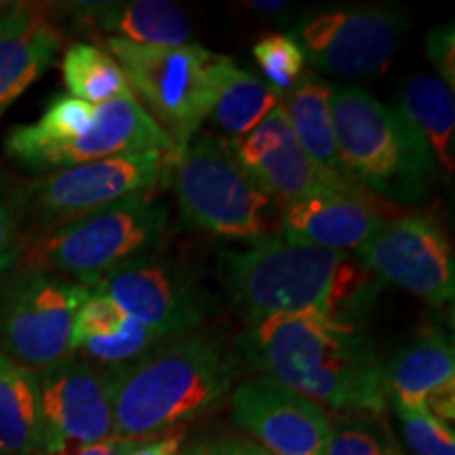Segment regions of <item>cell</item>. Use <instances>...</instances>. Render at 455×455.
<instances>
[{
  "instance_id": "cell-1",
  "label": "cell",
  "mask_w": 455,
  "mask_h": 455,
  "mask_svg": "<svg viewBox=\"0 0 455 455\" xmlns=\"http://www.w3.org/2000/svg\"><path fill=\"white\" fill-rule=\"evenodd\" d=\"M215 275L247 323L295 315L358 325L379 293L378 276L356 255L315 247L283 232L220 249Z\"/></svg>"
},
{
  "instance_id": "cell-2",
  "label": "cell",
  "mask_w": 455,
  "mask_h": 455,
  "mask_svg": "<svg viewBox=\"0 0 455 455\" xmlns=\"http://www.w3.org/2000/svg\"><path fill=\"white\" fill-rule=\"evenodd\" d=\"M249 363L310 401L350 413H382L386 365L358 325L278 315L249 321L241 335Z\"/></svg>"
},
{
  "instance_id": "cell-3",
  "label": "cell",
  "mask_w": 455,
  "mask_h": 455,
  "mask_svg": "<svg viewBox=\"0 0 455 455\" xmlns=\"http://www.w3.org/2000/svg\"><path fill=\"white\" fill-rule=\"evenodd\" d=\"M104 371L114 436L152 439L215 411L236 378V356L218 338L188 333Z\"/></svg>"
},
{
  "instance_id": "cell-4",
  "label": "cell",
  "mask_w": 455,
  "mask_h": 455,
  "mask_svg": "<svg viewBox=\"0 0 455 455\" xmlns=\"http://www.w3.org/2000/svg\"><path fill=\"white\" fill-rule=\"evenodd\" d=\"M331 118L341 167L363 190L395 203H422L432 195L439 164L396 108L344 84L333 87Z\"/></svg>"
},
{
  "instance_id": "cell-5",
  "label": "cell",
  "mask_w": 455,
  "mask_h": 455,
  "mask_svg": "<svg viewBox=\"0 0 455 455\" xmlns=\"http://www.w3.org/2000/svg\"><path fill=\"white\" fill-rule=\"evenodd\" d=\"M4 150L26 169L51 173L138 152L171 155L175 146L135 95L101 106L60 95L36 123L11 129Z\"/></svg>"
},
{
  "instance_id": "cell-6",
  "label": "cell",
  "mask_w": 455,
  "mask_h": 455,
  "mask_svg": "<svg viewBox=\"0 0 455 455\" xmlns=\"http://www.w3.org/2000/svg\"><path fill=\"white\" fill-rule=\"evenodd\" d=\"M167 224V209L161 203L146 195L124 196L26 241L20 255L21 270H43L83 287H95L118 266L156 253Z\"/></svg>"
},
{
  "instance_id": "cell-7",
  "label": "cell",
  "mask_w": 455,
  "mask_h": 455,
  "mask_svg": "<svg viewBox=\"0 0 455 455\" xmlns=\"http://www.w3.org/2000/svg\"><path fill=\"white\" fill-rule=\"evenodd\" d=\"M163 178L190 226L221 238L270 235L272 198L236 163L228 140L203 133L171 152Z\"/></svg>"
},
{
  "instance_id": "cell-8",
  "label": "cell",
  "mask_w": 455,
  "mask_h": 455,
  "mask_svg": "<svg viewBox=\"0 0 455 455\" xmlns=\"http://www.w3.org/2000/svg\"><path fill=\"white\" fill-rule=\"evenodd\" d=\"M101 49L121 66L135 100L175 150L190 144L212 114L221 57L203 44L148 47L100 36Z\"/></svg>"
},
{
  "instance_id": "cell-9",
  "label": "cell",
  "mask_w": 455,
  "mask_h": 455,
  "mask_svg": "<svg viewBox=\"0 0 455 455\" xmlns=\"http://www.w3.org/2000/svg\"><path fill=\"white\" fill-rule=\"evenodd\" d=\"M167 152L150 150L51 171L11 196L17 230L30 238L81 220L131 195H144L163 178Z\"/></svg>"
},
{
  "instance_id": "cell-10",
  "label": "cell",
  "mask_w": 455,
  "mask_h": 455,
  "mask_svg": "<svg viewBox=\"0 0 455 455\" xmlns=\"http://www.w3.org/2000/svg\"><path fill=\"white\" fill-rule=\"evenodd\" d=\"M91 287L21 270L0 291V352L32 371L72 355L74 318Z\"/></svg>"
},
{
  "instance_id": "cell-11",
  "label": "cell",
  "mask_w": 455,
  "mask_h": 455,
  "mask_svg": "<svg viewBox=\"0 0 455 455\" xmlns=\"http://www.w3.org/2000/svg\"><path fill=\"white\" fill-rule=\"evenodd\" d=\"M407 28L396 4H344L306 13L291 38L318 72L367 78L386 72Z\"/></svg>"
},
{
  "instance_id": "cell-12",
  "label": "cell",
  "mask_w": 455,
  "mask_h": 455,
  "mask_svg": "<svg viewBox=\"0 0 455 455\" xmlns=\"http://www.w3.org/2000/svg\"><path fill=\"white\" fill-rule=\"evenodd\" d=\"M355 255L375 276L418 295L428 306H445L453 299L451 243L426 215L386 220Z\"/></svg>"
},
{
  "instance_id": "cell-13",
  "label": "cell",
  "mask_w": 455,
  "mask_h": 455,
  "mask_svg": "<svg viewBox=\"0 0 455 455\" xmlns=\"http://www.w3.org/2000/svg\"><path fill=\"white\" fill-rule=\"evenodd\" d=\"M93 289L161 339L181 338L204 318V295L196 278L178 261L141 255L108 272Z\"/></svg>"
},
{
  "instance_id": "cell-14",
  "label": "cell",
  "mask_w": 455,
  "mask_h": 455,
  "mask_svg": "<svg viewBox=\"0 0 455 455\" xmlns=\"http://www.w3.org/2000/svg\"><path fill=\"white\" fill-rule=\"evenodd\" d=\"M36 375L43 418L38 453L114 436L110 384L104 367L70 355Z\"/></svg>"
},
{
  "instance_id": "cell-15",
  "label": "cell",
  "mask_w": 455,
  "mask_h": 455,
  "mask_svg": "<svg viewBox=\"0 0 455 455\" xmlns=\"http://www.w3.org/2000/svg\"><path fill=\"white\" fill-rule=\"evenodd\" d=\"M236 163L264 195L284 204L329 190H363L352 180L321 169L306 155L283 104L244 138L228 141Z\"/></svg>"
},
{
  "instance_id": "cell-16",
  "label": "cell",
  "mask_w": 455,
  "mask_h": 455,
  "mask_svg": "<svg viewBox=\"0 0 455 455\" xmlns=\"http://www.w3.org/2000/svg\"><path fill=\"white\" fill-rule=\"evenodd\" d=\"M232 418L270 455H325L331 436L325 409L268 375L238 386Z\"/></svg>"
},
{
  "instance_id": "cell-17",
  "label": "cell",
  "mask_w": 455,
  "mask_h": 455,
  "mask_svg": "<svg viewBox=\"0 0 455 455\" xmlns=\"http://www.w3.org/2000/svg\"><path fill=\"white\" fill-rule=\"evenodd\" d=\"M388 220L365 190H329L287 203L283 235L339 253H356Z\"/></svg>"
},
{
  "instance_id": "cell-18",
  "label": "cell",
  "mask_w": 455,
  "mask_h": 455,
  "mask_svg": "<svg viewBox=\"0 0 455 455\" xmlns=\"http://www.w3.org/2000/svg\"><path fill=\"white\" fill-rule=\"evenodd\" d=\"M61 49L51 11L36 3H7L0 11V116L32 87Z\"/></svg>"
},
{
  "instance_id": "cell-19",
  "label": "cell",
  "mask_w": 455,
  "mask_h": 455,
  "mask_svg": "<svg viewBox=\"0 0 455 455\" xmlns=\"http://www.w3.org/2000/svg\"><path fill=\"white\" fill-rule=\"evenodd\" d=\"M395 407L426 409L443 422L455 418V355L445 333L428 331L409 341L386 367Z\"/></svg>"
},
{
  "instance_id": "cell-20",
  "label": "cell",
  "mask_w": 455,
  "mask_h": 455,
  "mask_svg": "<svg viewBox=\"0 0 455 455\" xmlns=\"http://www.w3.org/2000/svg\"><path fill=\"white\" fill-rule=\"evenodd\" d=\"M84 24L101 30V36L121 38L148 47L190 44L192 24L186 11L167 0H124V3L76 4Z\"/></svg>"
},
{
  "instance_id": "cell-21",
  "label": "cell",
  "mask_w": 455,
  "mask_h": 455,
  "mask_svg": "<svg viewBox=\"0 0 455 455\" xmlns=\"http://www.w3.org/2000/svg\"><path fill=\"white\" fill-rule=\"evenodd\" d=\"M333 84L323 78L301 74L298 84L283 98L287 121L304 152L318 167L339 178L350 180L341 167L331 118Z\"/></svg>"
},
{
  "instance_id": "cell-22",
  "label": "cell",
  "mask_w": 455,
  "mask_h": 455,
  "mask_svg": "<svg viewBox=\"0 0 455 455\" xmlns=\"http://www.w3.org/2000/svg\"><path fill=\"white\" fill-rule=\"evenodd\" d=\"M41 445L38 375L0 352V455H36Z\"/></svg>"
},
{
  "instance_id": "cell-23",
  "label": "cell",
  "mask_w": 455,
  "mask_h": 455,
  "mask_svg": "<svg viewBox=\"0 0 455 455\" xmlns=\"http://www.w3.org/2000/svg\"><path fill=\"white\" fill-rule=\"evenodd\" d=\"M396 110L418 129L447 173L455 169V101L453 89L439 76L418 74L407 78L398 93Z\"/></svg>"
},
{
  "instance_id": "cell-24",
  "label": "cell",
  "mask_w": 455,
  "mask_h": 455,
  "mask_svg": "<svg viewBox=\"0 0 455 455\" xmlns=\"http://www.w3.org/2000/svg\"><path fill=\"white\" fill-rule=\"evenodd\" d=\"M283 98L281 91L241 70L230 57L224 55L209 118L221 133L230 140H238L259 127L268 114L283 104Z\"/></svg>"
},
{
  "instance_id": "cell-25",
  "label": "cell",
  "mask_w": 455,
  "mask_h": 455,
  "mask_svg": "<svg viewBox=\"0 0 455 455\" xmlns=\"http://www.w3.org/2000/svg\"><path fill=\"white\" fill-rule=\"evenodd\" d=\"M61 72L70 98L87 101L91 106L133 95L121 66L95 44L74 43L61 60Z\"/></svg>"
},
{
  "instance_id": "cell-26",
  "label": "cell",
  "mask_w": 455,
  "mask_h": 455,
  "mask_svg": "<svg viewBox=\"0 0 455 455\" xmlns=\"http://www.w3.org/2000/svg\"><path fill=\"white\" fill-rule=\"evenodd\" d=\"M253 57L266 83L283 95L284 91H291L304 74L306 57L289 34H268L259 38L253 47Z\"/></svg>"
},
{
  "instance_id": "cell-27",
  "label": "cell",
  "mask_w": 455,
  "mask_h": 455,
  "mask_svg": "<svg viewBox=\"0 0 455 455\" xmlns=\"http://www.w3.org/2000/svg\"><path fill=\"white\" fill-rule=\"evenodd\" d=\"M403 436L415 455H455V435L447 422L426 409L396 407Z\"/></svg>"
},
{
  "instance_id": "cell-28",
  "label": "cell",
  "mask_w": 455,
  "mask_h": 455,
  "mask_svg": "<svg viewBox=\"0 0 455 455\" xmlns=\"http://www.w3.org/2000/svg\"><path fill=\"white\" fill-rule=\"evenodd\" d=\"M382 435L365 419H341L331 426L325 455H384Z\"/></svg>"
},
{
  "instance_id": "cell-29",
  "label": "cell",
  "mask_w": 455,
  "mask_h": 455,
  "mask_svg": "<svg viewBox=\"0 0 455 455\" xmlns=\"http://www.w3.org/2000/svg\"><path fill=\"white\" fill-rule=\"evenodd\" d=\"M426 53L447 87L455 84V30L453 24L435 28L426 36Z\"/></svg>"
},
{
  "instance_id": "cell-30",
  "label": "cell",
  "mask_w": 455,
  "mask_h": 455,
  "mask_svg": "<svg viewBox=\"0 0 455 455\" xmlns=\"http://www.w3.org/2000/svg\"><path fill=\"white\" fill-rule=\"evenodd\" d=\"M21 235L17 230L11 207L0 196V276H4L20 261Z\"/></svg>"
},
{
  "instance_id": "cell-31",
  "label": "cell",
  "mask_w": 455,
  "mask_h": 455,
  "mask_svg": "<svg viewBox=\"0 0 455 455\" xmlns=\"http://www.w3.org/2000/svg\"><path fill=\"white\" fill-rule=\"evenodd\" d=\"M150 439H121V436H108L104 441L91 443V445H61L51 451L38 455H129L131 451L144 445Z\"/></svg>"
},
{
  "instance_id": "cell-32",
  "label": "cell",
  "mask_w": 455,
  "mask_h": 455,
  "mask_svg": "<svg viewBox=\"0 0 455 455\" xmlns=\"http://www.w3.org/2000/svg\"><path fill=\"white\" fill-rule=\"evenodd\" d=\"M192 455H270L266 449H261L253 443L244 441H220L212 443V445L190 451Z\"/></svg>"
},
{
  "instance_id": "cell-33",
  "label": "cell",
  "mask_w": 455,
  "mask_h": 455,
  "mask_svg": "<svg viewBox=\"0 0 455 455\" xmlns=\"http://www.w3.org/2000/svg\"><path fill=\"white\" fill-rule=\"evenodd\" d=\"M184 430L169 432V435H163L161 439L146 441L144 445L135 449V451H131L129 455H178L181 443H184Z\"/></svg>"
},
{
  "instance_id": "cell-34",
  "label": "cell",
  "mask_w": 455,
  "mask_h": 455,
  "mask_svg": "<svg viewBox=\"0 0 455 455\" xmlns=\"http://www.w3.org/2000/svg\"><path fill=\"white\" fill-rule=\"evenodd\" d=\"M249 7H253L255 11H259V13L264 15H278L283 13L284 7H287V3H266V0H253V3H249Z\"/></svg>"
},
{
  "instance_id": "cell-35",
  "label": "cell",
  "mask_w": 455,
  "mask_h": 455,
  "mask_svg": "<svg viewBox=\"0 0 455 455\" xmlns=\"http://www.w3.org/2000/svg\"><path fill=\"white\" fill-rule=\"evenodd\" d=\"M384 455H407V453H403L401 449H396L395 445H386V453Z\"/></svg>"
},
{
  "instance_id": "cell-36",
  "label": "cell",
  "mask_w": 455,
  "mask_h": 455,
  "mask_svg": "<svg viewBox=\"0 0 455 455\" xmlns=\"http://www.w3.org/2000/svg\"><path fill=\"white\" fill-rule=\"evenodd\" d=\"M4 7H7V3H3V0H0V11H3Z\"/></svg>"
},
{
  "instance_id": "cell-37",
  "label": "cell",
  "mask_w": 455,
  "mask_h": 455,
  "mask_svg": "<svg viewBox=\"0 0 455 455\" xmlns=\"http://www.w3.org/2000/svg\"><path fill=\"white\" fill-rule=\"evenodd\" d=\"M186 455H192V453H186Z\"/></svg>"
}]
</instances>
